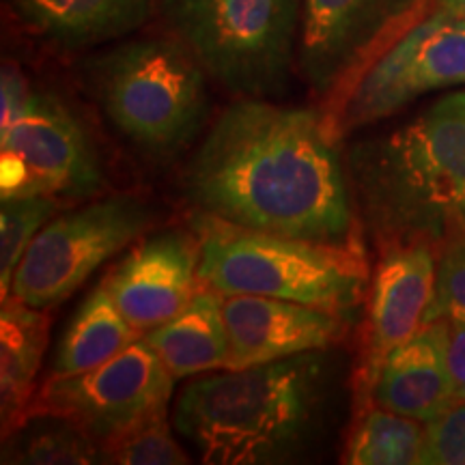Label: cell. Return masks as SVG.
<instances>
[{
	"label": "cell",
	"mask_w": 465,
	"mask_h": 465,
	"mask_svg": "<svg viewBox=\"0 0 465 465\" xmlns=\"http://www.w3.org/2000/svg\"><path fill=\"white\" fill-rule=\"evenodd\" d=\"M435 319L465 323V224L450 220L438 242L435 293L427 323Z\"/></svg>",
	"instance_id": "603a6c76"
},
{
	"label": "cell",
	"mask_w": 465,
	"mask_h": 465,
	"mask_svg": "<svg viewBox=\"0 0 465 465\" xmlns=\"http://www.w3.org/2000/svg\"><path fill=\"white\" fill-rule=\"evenodd\" d=\"M28 93V83L25 74L17 69L14 63H5L3 65V110H0V127L9 124L14 116L20 113V108L25 106Z\"/></svg>",
	"instance_id": "484cf974"
},
{
	"label": "cell",
	"mask_w": 465,
	"mask_h": 465,
	"mask_svg": "<svg viewBox=\"0 0 465 465\" xmlns=\"http://www.w3.org/2000/svg\"><path fill=\"white\" fill-rule=\"evenodd\" d=\"M449 322V319H446ZM446 356L452 377V391L457 401H465V323L449 322V339H446Z\"/></svg>",
	"instance_id": "4316f807"
},
{
	"label": "cell",
	"mask_w": 465,
	"mask_h": 465,
	"mask_svg": "<svg viewBox=\"0 0 465 465\" xmlns=\"http://www.w3.org/2000/svg\"><path fill=\"white\" fill-rule=\"evenodd\" d=\"M201 282L223 295H263L349 315L371 287L360 242L330 243L274 235L196 213Z\"/></svg>",
	"instance_id": "277c9868"
},
{
	"label": "cell",
	"mask_w": 465,
	"mask_h": 465,
	"mask_svg": "<svg viewBox=\"0 0 465 465\" xmlns=\"http://www.w3.org/2000/svg\"><path fill=\"white\" fill-rule=\"evenodd\" d=\"M93 78L110 124L147 153H177L205 125L207 74L177 37L116 45Z\"/></svg>",
	"instance_id": "5b68a950"
},
{
	"label": "cell",
	"mask_w": 465,
	"mask_h": 465,
	"mask_svg": "<svg viewBox=\"0 0 465 465\" xmlns=\"http://www.w3.org/2000/svg\"><path fill=\"white\" fill-rule=\"evenodd\" d=\"M351 171L381 242L427 235L438 243L465 196V91L358 149Z\"/></svg>",
	"instance_id": "3957f363"
},
{
	"label": "cell",
	"mask_w": 465,
	"mask_h": 465,
	"mask_svg": "<svg viewBox=\"0 0 465 465\" xmlns=\"http://www.w3.org/2000/svg\"><path fill=\"white\" fill-rule=\"evenodd\" d=\"M422 0H302L300 69L322 95L339 93Z\"/></svg>",
	"instance_id": "7c38bea8"
},
{
	"label": "cell",
	"mask_w": 465,
	"mask_h": 465,
	"mask_svg": "<svg viewBox=\"0 0 465 465\" xmlns=\"http://www.w3.org/2000/svg\"><path fill=\"white\" fill-rule=\"evenodd\" d=\"M61 201L50 196H3L0 203V295L11 293V281L37 232L56 216Z\"/></svg>",
	"instance_id": "7402d4cb"
},
{
	"label": "cell",
	"mask_w": 465,
	"mask_h": 465,
	"mask_svg": "<svg viewBox=\"0 0 465 465\" xmlns=\"http://www.w3.org/2000/svg\"><path fill=\"white\" fill-rule=\"evenodd\" d=\"M424 427L420 420L373 405L353 418L342 463L416 465L422 463Z\"/></svg>",
	"instance_id": "44dd1931"
},
{
	"label": "cell",
	"mask_w": 465,
	"mask_h": 465,
	"mask_svg": "<svg viewBox=\"0 0 465 465\" xmlns=\"http://www.w3.org/2000/svg\"><path fill=\"white\" fill-rule=\"evenodd\" d=\"M325 388L323 351L218 371L183 388L173 411L174 431L203 463L291 461L315 433Z\"/></svg>",
	"instance_id": "7a4b0ae2"
},
{
	"label": "cell",
	"mask_w": 465,
	"mask_h": 465,
	"mask_svg": "<svg viewBox=\"0 0 465 465\" xmlns=\"http://www.w3.org/2000/svg\"><path fill=\"white\" fill-rule=\"evenodd\" d=\"M3 463L89 465L102 463V449L78 424L50 414L26 416L3 435Z\"/></svg>",
	"instance_id": "ffe728a7"
},
{
	"label": "cell",
	"mask_w": 465,
	"mask_h": 465,
	"mask_svg": "<svg viewBox=\"0 0 465 465\" xmlns=\"http://www.w3.org/2000/svg\"><path fill=\"white\" fill-rule=\"evenodd\" d=\"M3 196L86 199L104 185L102 164L80 119L56 95L28 93L0 127Z\"/></svg>",
	"instance_id": "30bf717a"
},
{
	"label": "cell",
	"mask_w": 465,
	"mask_h": 465,
	"mask_svg": "<svg viewBox=\"0 0 465 465\" xmlns=\"http://www.w3.org/2000/svg\"><path fill=\"white\" fill-rule=\"evenodd\" d=\"M465 84V20L438 7L334 95L323 113L336 138L386 119L427 93Z\"/></svg>",
	"instance_id": "ba28073f"
},
{
	"label": "cell",
	"mask_w": 465,
	"mask_h": 465,
	"mask_svg": "<svg viewBox=\"0 0 465 465\" xmlns=\"http://www.w3.org/2000/svg\"><path fill=\"white\" fill-rule=\"evenodd\" d=\"M102 463L185 465L190 459L174 440L166 416H158L102 446Z\"/></svg>",
	"instance_id": "cb8c5ba5"
},
{
	"label": "cell",
	"mask_w": 465,
	"mask_h": 465,
	"mask_svg": "<svg viewBox=\"0 0 465 465\" xmlns=\"http://www.w3.org/2000/svg\"><path fill=\"white\" fill-rule=\"evenodd\" d=\"M424 465H465V401L424 422Z\"/></svg>",
	"instance_id": "d4e9b609"
},
{
	"label": "cell",
	"mask_w": 465,
	"mask_h": 465,
	"mask_svg": "<svg viewBox=\"0 0 465 465\" xmlns=\"http://www.w3.org/2000/svg\"><path fill=\"white\" fill-rule=\"evenodd\" d=\"M160 0H11V11L35 37L61 50H84L147 25Z\"/></svg>",
	"instance_id": "2e32d148"
},
{
	"label": "cell",
	"mask_w": 465,
	"mask_h": 465,
	"mask_svg": "<svg viewBox=\"0 0 465 465\" xmlns=\"http://www.w3.org/2000/svg\"><path fill=\"white\" fill-rule=\"evenodd\" d=\"M369 287V308L353 369V418L373 407L377 377L386 358L427 323L435 293L438 243L427 235L381 242Z\"/></svg>",
	"instance_id": "8fae6325"
},
{
	"label": "cell",
	"mask_w": 465,
	"mask_h": 465,
	"mask_svg": "<svg viewBox=\"0 0 465 465\" xmlns=\"http://www.w3.org/2000/svg\"><path fill=\"white\" fill-rule=\"evenodd\" d=\"M185 190L201 213L246 229L360 242L339 138L315 110L240 97L201 143Z\"/></svg>",
	"instance_id": "6da1fadb"
},
{
	"label": "cell",
	"mask_w": 465,
	"mask_h": 465,
	"mask_svg": "<svg viewBox=\"0 0 465 465\" xmlns=\"http://www.w3.org/2000/svg\"><path fill=\"white\" fill-rule=\"evenodd\" d=\"M174 380L231 369L224 295L203 287L171 322L143 334Z\"/></svg>",
	"instance_id": "e0dca14e"
},
{
	"label": "cell",
	"mask_w": 465,
	"mask_h": 465,
	"mask_svg": "<svg viewBox=\"0 0 465 465\" xmlns=\"http://www.w3.org/2000/svg\"><path fill=\"white\" fill-rule=\"evenodd\" d=\"M173 388L171 371L141 336L97 369L48 377L35 392L26 416L65 418L84 429L102 449L132 429L166 416Z\"/></svg>",
	"instance_id": "9c48e42d"
},
{
	"label": "cell",
	"mask_w": 465,
	"mask_h": 465,
	"mask_svg": "<svg viewBox=\"0 0 465 465\" xmlns=\"http://www.w3.org/2000/svg\"><path fill=\"white\" fill-rule=\"evenodd\" d=\"M155 223L147 201L114 194L63 212L37 232L11 281L9 298L50 311ZM7 298V300H9Z\"/></svg>",
	"instance_id": "52a82bcc"
},
{
	"label": "cell",
	"mask_w": 465,
	"mask_h": 465,
	"mask_svg": "<svg viewBox=\"0 0 465 465\" xmlns=\"http://www.w3.org/2000/svg\"><path fill=\"white\" fill-rule=\"evenodd\" d=\"M438 7L450 11L452 15H459L465 20V0H438Z\"/></svg>",
	"instance_id": "83f0119b"
},
{
	"label": "cell",
	"mask_w": 465,
	"mask_h": 465,
	"mask_svg": "<svg viewBox=\"0 0 465 465\" xmlns=\"http://www.w3.org/2000/svg\"><path fill=\"white\" fill-rule=\"evenodd\" d=\"M446 339L449 322L435 319L394 349L377 377L373 405L429 422L455 403Z\"/></svg>",
	"instance_id": "9a60e30c"
},
{
	"label": "cell",
	"mask_w": 465,
	"mask_h": 465,
	"mask_svg": "<svg viewBox=\"0 0 465 465\" xmlns=\"http://www.w3.org/2000/svg\"><path fill=\"white\" fill-rule=\"evenodd\" d=\"M231 369L325 351L345 339L349 315L263 295H224Z\"/></svg>",
	"instance_id": "5bb4252c"
},
{
	"label": "cell",
	"mask_w": 465,
	"mask_h": 465,
	"mask_svg": "<svg viewBox=\"0 0 465 465\" xmlns=\"http://www.w3.org/2000/svg\"><path fill=\"white\" fill-rule=\"evenodd\" d=\"M138 339L141 332L121 315L113 295L100 282V287L93 289L83 300L63 332L52 360L50 377L78 375L97 369Z\"/></svg>",
	"instance_id": "d6986e66"
},
{
	"label": "cell",
	"mask_w": 465,
	"mask_h": 465,
	"mask_svg": "<svg viewBox=\"0 0 465 465\" xmlns=\"http://www.w3.org/2000/svg\"><path fill=\"white\" fill-rule=\"evenodd\" d=\"M199 270V235L168 229L134 243L102 282L121 315L143 336L171 322L196 298L203 289Z\"/></svg>",
	"instance_id": "4fadbf2b"
},
{
	"label": "cell",
	"mask_w": 465,
	"mask_h": 465,
	"mask_svg": "<svg viewBox=\"0 0 465 465\" xmlns=\"http://www.w3.org/2000/svg\"><path fill=\"white\" fill-rule=\"evenodd\" d=\"M48 311L9 298L0 311V420L3 435L25 420L37 392L39 369L48 342Z\"/></svg>",
	"instance_id": "ac0fdd59"
},
{
	"label": "cell",
	"mask_w": 465,
	"mask_h": 465,
	"mask_svg": "<svg viewBox=\"0 0 465 465\" xmlns=\"http://www.w3.org/2000/svg\"><path fill=\"white\" fill-rule=\"evenodd\" d=\"M168 31L232 95L284 93L295 63L302 0H160Z\"/></svg>",
	"instance_id": "8992f818"
},
{
	"label": "cell",
	"mask_w": 465,
	"mask_h": 465,
	"mask_svg": "<svg viewBox=\"0 0 465 465\" xmlns=\"http://www.w3.org/2000/svg\"><path fill=\"white\" fill-rule=\"evenodd\" d=\"M452 220H459V223L465 224V196L461 201H459L455 213H452Z\"/></svg>",
	"instance_id": "f1b7e54d"
}]
</instances>
